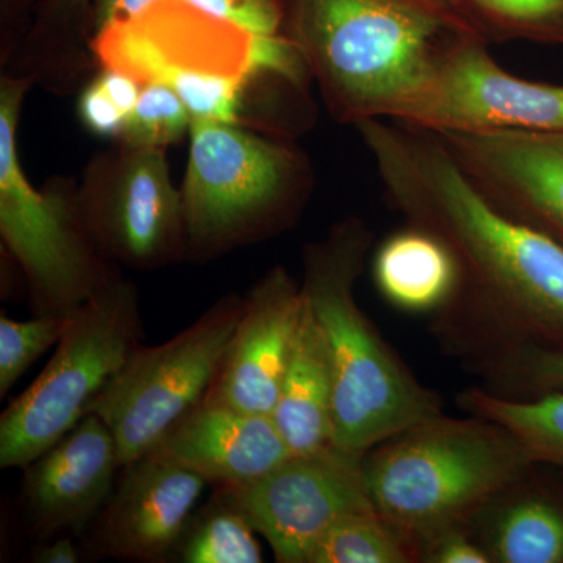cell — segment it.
Instances as JSON below:
<instances>
[{
    "instance_id": "obj_23",
    "label": "cell",
    "mask_w": 563,
    "mask_h": 563,
    "mask_svg": "<svg viewBox=\"0 0 563 563\" xmlns=\"http://www.w3.org/2000/svg\"><path fill=\"white\" fill-rule=\"evenodd\" d=\"M246 515L220 493L192 515L174 555L184 563H261L262 548Z\"/></svg>"
},
{
    "instance_id": "obj_8",
    "label": "cell",
    "mask_w": 563,
    "mask_h": 563,
    "mask_svg": "<svg viewBox=\"0 0 563 563\" xmlns=\"http://www.w3.org/2000/svg\"><path fill=\"white\" fill-rule=\"evenodd\" d=\"M243 312L229 295L158 346L140 344L90 413L109 426L121 466L155 450L206 399Z\"/></svg>"
},
{
    "instance_id": "obj_24",
    "label": "cell",
    "mask_w": 563,
    "mask_h": 563,
    "mask_svg": "<svg viewBox=\"0 0 563 563\" xmlns=\"http://www.w3.org/2000/svg\"><path fill=\"white\" fill-rule=\"evenodd\" d=\"M413 558L412 544L372 509L339 518L322 533L307 563H406Z\"/></svg>"
},
{
    "instance_id": "obj_19",
    "label": "cell",
    "mask_w": 563,
    "mask_h": 563,
    "mask_svg": "<svg viewBox=\"0 0 563 563\" xmlns=\"http://www.w3.org/2000/svg\"><path fill=\"white\" fill-rule=\"evenodd\" d=\"M526 476L476 514L477 542L490 562L563 563V488Z\"/></svg>"
},
{
    "instance_id": "obj_22",
    "label": "cell",
    "mask_w": 563,
    "mask_h": 563,
    "mask_svg": "<svg viewBox=\"0 0 563 563\" xmlns=\"http://www.w3.org/2000/svg\"><path fill=\"white\" fill-rule=\"evenodd\" d=\"M487 43L563 46V0H455Z\"/></svg>"
},
{
    "instance_id": "obj_10",
    "label": "cell",
    "mask_w": 563,
    "mask_h": 563,
    "mask_svg": "<svg viewBox=\"0 0 563 563\" xmlns=\"http://www.w3.org/2000/svg\"><path fill=\"white\" fill-rule=\"evenodd\" d=\"M262 36L211 16L187 0H157L132 20L96 33L95 52L106 68L141 85L202 76H262Z\"/></svg>"
},
{
    "instance_id": "obj_31",
    "label": "cell",
    "mask_w": 563,
    "mask_h": 563,
    "mask_svg": "<svg viewBox=\"0 0 563 563\" xmlns=\"http://www.w3.org/2000/svg\"><path fill=\"white\" fill-rule=\"evenodd\" d=\"M155 2L157 0H95V32L132 20Z\"/></svg>"
},
{
    "instance_id": "obj_13",
    "label": "cell",
    "mask_w": 563,
    "mask_h": 563,
    "mask_svg": "<svg viewBox=\"0 0 563 563\" xmlns=\"http://www.w3.org/2000/svg\"><path fill=\"white\" fill-rule=\"evenodd\" d=\"M435 135L493 206L563 246V131Z\"/></svg>"
},
{
    "instance_id": "obj_11",
    "label": "cell",
    "mask_w": 563,
    "mask_h": 563,
    "mask_svg": "<svg viewBox=\"0 0 563 563\" xmlns=\"http://www.w3.org/2000/svg\"><path fill=\"white\" fill-rule=\"evenodd\" d=\"M398 122L432 133L563 131V87L507 73L470 32L444 52Z\"/></svg>"
},
{
    "instance_id": "obj_9",
    "label": "cell",
    "mask_w": 563,
    "mask_h": 563,
    "mask_svg": "<svg viewBox=\"0 0 563 563\" xmlns=\"http://www.w3.org/2000/svg\"><path fill=\"white\" fill-rule=\"evenodd\" d=\"M165 151L121 146L85 172L77 190L81 221L114 265L152 272L187 257L180 190Z\"/></svg>"
},
{
    "instance_id": "obj_15",
    "label": "cell",
    "mask_w": 563,
    "mask_h": 563,
    "mask_svg": "<svg viewBox=\"0 0 563 563\" xmlns=\"http://www.w3.org/2000/svg\"><path fill=\"white\" fill-rule=\"evenodd\" d=\"M206 485L199 474L157 455L128 463L96 517V548L118 561L168 562Z\"/></svg>"
},
{
    "instance_id": "obj_21",
    "label": "cell",
    "mask_w": 563,
    "mask_h": 563,
    "mask_svg": "<svg viewBox=\"0 0 563 563\" xmlns=\"http://www.w3.org/2000/svg\"><path fill=\"white\" fill-rule=\"evenodd\" d=\"M463 401L476 417L512 433L533 462L563 470V390L544 393L533 401H514L473 390Z\"/></svg>"
},
{
    "instance_id": "obj_14",
    "label": "cell",
    "mask_w": 563,
    "mask_h": 563,
    "mask_svg": "<svg viewBox=\"0 0 563 563\" xmlns=\"http://www.w3.org/2000/svg\"><path fill=\"white\" fill-rule=\"evenodd\" d=\"M301 285L273 268L243 296V312L203 401L272 415L302 317Z\"/></svg>"
},
{
    "instance_id": "obj_2",
    "label": "cell",
    "mask_w": 563,
    "mask_h": 563,
    "mask_svg": "<svg viewBox=\"0 0 563 563\" xmlns=\"http://www.w3.org/2000/svg\"><path fill=\"white\" fill-rule=\"evenodd\" d=\"M279 7L282 32L342 124L401 121L444 52L476 32L432 0H279Z\"/></svg>"
},
{
    "instance_id": "obj_30",
    "label": "cell",
    "mask_w": 563,
    "mask_h": 563,
    "mask_svg": "<svg viewBox=\"0 0 563 563\" xmlns=\"http://www.w3.org/2000/svg\"><path fill=\"white\" fill-rule=\"evenodd\" d=\"M520 368L529 383L544 393L563 390V344L531 347L525 352Z\"/></svg>"
},
{
    "instance_id": "obj_27",
    "label": "cell",
    "mask_w": 563,
    "mask_h": 563,
    "mask_svg": "<svg viewBox=\"0 0 563 563\" xmlns=\"http://www.w3.org/2000/svg\"><path fill=\"white\" fill-rule=\"evenodd\" d=\"M257 36L284 35L279 0H187Z\"/></svg>"
},
{
    "instance_id": "obj_18",
    "label": "cell",
    "mask_w": 563,
    "mask_h": 563,
    "mask_svg": "<svg viewBox=\"0 0 563 563\" xmlns=\"http://www.w3.org/2000/svg\"><path fill=\"white\" fill-rule=\"evenodd\" d=\"M272 417L292 454H312L332 444L331 355L306 299Z\"/></svg>"
},
{
    "instance_id": "obj_5",
    "label": "cell",
    "mask_w": 563,
    "mask_h": 563,
    "mask_svg": "<svg viewBox=\"0 0 563 563\" xmlns=\"http://www.w3.org/2000/svg\"><path fill=\"white\" fill-rule=\"evenodd\" d=\"M309 158L239 124L192 120L180 188L187 257L207 262L295 220L312 191Z\"/></svg>"
},
{
    "instance_id": "obj_32",
    "label": "cell",
    "mask_w": 563,
    "mask_h": 563,
    "mask_svg": "<svg viewBox=\"0 0 563 563\" xmlns=\"http://www.w3.org/2000/svg\"><path fill=\"white\" fill-rule=\"evenodd\" d=\"M33 562L38 563H76L79 562L76 544L69 536L55 537L54 542L40 547L33 554Z\"/></svg>"
},
{
    "instance_id": "obj_6",
    "label": "cell",
    "mask_w": 563,
    "mask_h": 563,
    "mask_svg": "<svg viewBox=\"0 0 563 563\" xmlns=\"http://www.w3.org/2000/svg\"><path fill=\"white\" fill-rule=\"evenodd\" d=\"M27 79L0 85V235L20 263L35 317L70 318L120 279L81 221L74 181L36 190L18 154L16 132Z\"/></svg>"
},
{
    "instance_id": "obj_4",
    "label": "cell",
    "mask_w": 563,
    "mask_h": 563,
    "mask_svg": "<svg viewBox=\"0 0 563 563\" xmlns=\"http://www.w3.org/2000/svg\"><path fill=\"white\" fill-rule=\"evenodd\" d=\"M533 465L501 426L437 415L363 455V476L374 510L418 555L422 544L472 518Z\"/></svg>"
},
{
    "instance_id": "obj_17",
    "label": "cell",
    "mask_w": 563,
    "mask_h": 563,
    "mask_svg": "<svg viewBox=\"0 0 563 563\" xmlns=\"http://www.w3.org/2000/svg\"><path fill=\"white\" fill-rule=\"evenodd\" d=\"M150 454L177 463L217 487L250 483L292 455L272 415L206 401Z\"/></svg>"
},
{
    "instance_id": "obj_28",
    "label": "cell",
    "mask_w": 563,
    "mask_h": 563,
    "mask_svg": "<svg viewBox=\"0 0 563 563\" xmlns=\"http://www.w3.org/2000/svg\"><path fill=\"white\" fill-rule=\"evenodd\" d=\"M424 562L432 563H488L490 558L479 542L462 531L461 526L448 529L426 542L418 551Z\"/></svg>"
},
{
    "instance_id": "obj_25",
    "label": "cell",
    "mask_w": 563,
    "mask_h": 563,
    "mask_svg": "<svg viewBox=\"0 0 563 563\" xmlns=\"http://www.w3.org/2000/svg\"><path fill=\"white\" fill-rule=\"evenodd\" d=\"M192 117L177 92L165 84H147L121 133V146L166 150L190 133Z\"/></svg>"
},
{
    "instance_id": "obj_29",
    "label": "cell",
    "mask_w": 563,
    "mask_h": 563,
    "mask_svg": "<svg viewBox=\"0 0 563 563\" xmlns=\"http://www.w3.org/2000/svg\"><path fill=\"white\" fill-rule=\"evenodd\" d=\"M79 114L81 124L99 136H121L128 121L95 80L81 92Z\"/></svg>"
},
{
    "instance_id": "obj_3",
    "label": "cell",
    "mask_w": 563,
    "mask_h": 563,
    "mask_svg": "<svg viewBox=\"0 0 563 563\" xmlns=\"http://www.w3.org/2000/svg\"><path fill=\"white\" fill-rule=\"evenodd\" d=\"M372 240L358 218L340 221L303 251L301 284L331 355L332 443L357 455L440 415L432 393L406 372L355 301Z\"/></svg>"
},
{
    "instance_id": "obj_16",
    "label": "cell",
    "mask_w": 563,
    "mask_h": 563,
    "mask_svg": "<svg viewBox=\"0 0 563 563\" xmlns=\"http://www.w3.org/2000/svg\"><path fill=\"white\" fill-rule=\"evenodd\" d=\"M109 426L88 413L69 433L24 470L25 517L33 536L55 539L98 517L121 472Z\"/></svg>"
},
{
    "instance_id": "obj_12",
    "label": "cell",
    "mask_w": 563,
    "mask_h": 563,
    "mask_svg": "<svg viewBox=\"0 0 563 563\" xmlns=\"http://www.w3.org/2000/svg\"><path fill=\"white\" fill-rule=\"evenodd\" d=\"M280 563H307L314 544L339 518L374 509L363 476V455L331 444L292 454L250 483L220 485Z\"/></svg>"
},
{
    "instance_id": "obj_20",
    "label": "cell",
    "mask_w": 563,
    "mask_h": 563,
    "mask_svg": "<svg viewBox=\"0 0 563 563\" xmlns=\"http://www.w3.org/2000/svg\"><path fill=\"white\" fill-rule=\"evenodd\" d=\"M373 266L380 292L409 312L437 309L462 284L461 266L451 247L418 225L390 236L376 252Z\"/></svg>"
},
{
    "instance_id": "obj_33",
    "label": "cell",
    "mask_w": 563,
    "mask_h": 563,
    "mask_svg": "<svg viewBox=\"0 0 563 563\" xmlns=\"http://www.w3.org/2000/svg\"><path fill=\"white\" fill-rule=\"evenodd\" d=\"M432 2L439 3V5L446 7V9L459 11L457 5H455V0H432Z\"/></svg>"
},
{
    "instance_id": "obj_26",
    "label": "cell",
    "mask_w": 563,
    "mask_h": 563,
    "mask_svg": "<svg viewBox=\"0 0 563 563\" xmlns=\"http://www.w3.org/2000/svg\"><path fill=\"white\" fill-rule=\"evenodd\" d=\"M69 320L35 314L27 321L0 317V398L44 352L60 342Z\"/></svg>"
},
{
    "instance_id": "obj_7",
    "label": "cell",
    "mask_w": 563,
    "mask_h": 563,
    "mask_svg": "<svg viewBox=\"0 0 563 563\" xmlns=\"http://www.w3.org/2000/svg\"><path fill=\"white\" fill-rule=\"evenodd\" d=\"M139 291L120 277L70 317L44 372L0 418V466L25 468L90 413L141 344Z\"/></svg>"
},
{
    "instance_id": "obj_1",
    "label": "cell",
    "mask_w": 563,
    "mask_h": 563,
    "mask_svg": "<svg viewBox=\"0 0 563 563\" xmlns=\"http://www.w3.org/2000/svg\"><path fill=\"white\" fill-rule=\"evenodd\" d=\"M385 192L454 252L462 279L548 344H563V246L493 206L435 133L391 120L355 125Z\"/></svg>"
}]
</instances>
